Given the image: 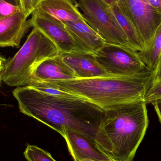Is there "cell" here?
<instances>
[{"label":"cell","mask_w":161,"mask_h":161,"mask_svg":"<svg viewBox=\"0 0 161 161\" xmlns=\"http://www.w3.org/2000/svg\"><path fill=\"white\" fill-rule=\"evenodd\" d=\"M57 90L52 95L33 87H19L14 90L13 95L22 113L60 135L65 130H70L95 140L106 111L74 95Z\"/></svg>","instance_id":"1"},{"label":"cell","mask_w":161,"mask_h":161,"mask_svg":"<svg viewBox=\"0 0 161 161\" xmlns=\"http://www.w3.org/2000/svg\"><path fill=\"white\" fill-rule=\"evenodd\" d=\"M154 72L129 75H108L88 78L39 82L37 83L74 95L103 110L144 100L154 80Z\"/></svg>","instance_id":"2"},{"label":"cell","mask_w":161,"mask_h":161,"mask_svg":"<svg viewBox=\"0 0 161 161\" xmlns=\"http://www.w3.org/2000/svg\"><path fill=\"white\" fill-rule=\"evenodd\" d=\"M148 125L147 104L139 100L107 111L95 142L114 161H132Z\"/></svg>","instance_id":"3"},{"label":"cell","mask_w":161,"mask_h":161,"mask_svg":"<svg viewBox=\"0 0 161 161\" xmlns=\"http://www.w3.org/2000/svg\"><path fill=\"white\" fill-rule=\"evenodd\" d=\"M59 53L57 47L50 39L33 28L19 52L5 63L1 73L2 80L11 87L27 86L37 66Z\"/></svg>","instance_id":"4"},{"label":"cell","mask_w":161,"mask_h":161,"mask_svg":"<svg viewBox=\"0 0 161 161\" xmlns=\"http://www.w3.org/2000/svg\"><path fill=\"white\" fill-rule=\"evenodd\" d=\"M75 2L82 11L87 23L106 43L122 45L134 50L111 7L102 0H78Z\"/></svg>","instance_id":"5"},{"label":"cell","mask_w":161,"mask_h":161,"mask_svg":"<svg viewBox=\"0 0 161 161\" xmlns=\"http://www.w3.org/2000/svg\"><path fill=\"white\" fill-rule=\"evenodd\" d=\"M94 55L109 75H134L153 72L143 62L138 52L128 47L106 43Z\"/></svg>","instance_id":"6"},{"label":"cell","mask_w":161,"mask_h":161,"mask_svg":"<svg viewBox=\"0 0 161 161\" xmlns=\"http://www.w3.org/2000/svg\"><path fill=\"white\" fill-rule=\"evenodd\" d=\"M123 1L126 11L137 28L145 49H146L161 24V13L146 0Z\"/></svg>","instance_id":"7"},{"label":"cell","mask_w":161,"mask_h":161,"mask_svg":"<svg viewBox=\"0 0 161 161\" xmlns=\"http://www.w3.org/2000/svg\"><path fill=\"white\" fill-rule=\"evenodd\" d=\"M32 27L39 30L62 53H82L61 21L35 10L30 19Z\"/></svg>","instance_id":"8"},{"label":"cell","mask_w":161,"mask_h":161,"mask_svg":"<svg viewBox=\"0 0 161 161\" xmlns=\"http://www.w3.org/2000/svg\"><path fill=\"white\" fill-rule=\"evenodd\" d=\"M61 136L65 139L74 161H113L97 147L94 139L85 134L65 130Z\"/></svg>","instance_id":"9"},{"label":"cell","mask_w":161,"mask_h":161,"mask_svg":"<svg viewBox=\"0 0 161 161\" xmlns=\"http://www.w3.org/2000/svg\"><path fill=\"white\" fill-rule=\"evenodd\" d=\"M22 11L0 19V47H19L21 40L32 27Z\"/></svg>","instance_id":"10"},{"label":"cell","mask_w":161,"mask_h":161,"mask_svg":"<svg viewBox=\"0 0 161 161\" xmlns=\"http://www.w3.org/2000/svg\"><path fill=\"white\" fill-rule=\"evenodd\" d=\"M75 78H77L74 71L64 62L59 54L39 64L32 73L28 85L33 81L46 82Z\"/></svg>","instance_id":"11"},{"label":"cell","mask_w":161,"mask_h":161,"mask_svg":"<svg viewBox=\"0 0 161 161\" xmlns=\"http://www.w3.org/2000/svg\"><path fill=\"white\" fill-rule=\"evenodd\" d=\"M64 62L72 69L77 78H88L109 75L97 62L94 54L59 53Z\"/></svg>","instance_id":"12"},{"label":"cell","mask_w":161,"mask_h":161,"mask_svg":"<svg viewBox=\"0 0 161 161\" xmlns=\"http://www.w3.org/2000/svg\"><path fill=\"white\" fill-rule=\"evenodd\" d=\"M62 22L82 53L95 54L106 43L86 21Z\"/></svg>","instance_id":"13"},{"label":"cell","mask_w":161,"mask_h":161,"mask_svg":"<svg viewBox=\"0 0 161 161\" xmlns=\"http://www.w3.org/2000/svg\"><path fill=\"white\" fill-rule=\"evenodd\" d=\"M35 10L62 22L86 21L72 0H39Z\"/></svg>","instance_id":"14"},{"label":"cell","mask_w":161,"mask_h":161,"mask_svg":"<svg viewBox=\"0 0 161 161\" xmlns=\"http://www.w3.org/2000/svg\"><path fill=\"white\" fill-rule=\"evenodd\" d=\"M111 8L133 49L136 52L143 51L144 44L137 28L126 11L123 0Z\"/></svg>","instance_id":"15"},{"label":"cell","mask_w":161,"mask_h":161,"mask_svg":"<svg viewBox=\"0 0 161 161\" xmlns=\"http://www.w3.org/2000/svg\"><path fill=\"white\" fill-rule=\"evenodd\" d=\"M138 54L144 64L151 71H155L161 55V24L149 46L143 51L138 52Z\"/></svg>","instance_id":"16"},{"label":"cell","mask_w":161,"mask_h":161,"mask_svg":"<svg viewBox=\"0 0 161 161\" xmlns=\"http://www.w3.org/2000/svg\"><path fill=\"white\" fill-rule=\"evenodd\" d=\"M24 155L28 161H57L49 152L31 145L26 147Z\"/></svg>","instance_id":"17"},{"label":"cell","mask_w":161,"mask_h":161,"mask_svg":"<svg viewBox=\"0 0 161 161\" xmlns=\"http://www.w3.org/2000/svg\"><path fill=\"white\" fill-rule=\"evenodd\" d=\"M159 101H161V80L154 79L147 93L145 102L147 104H153Z\"/></svg>","instance_id":"18"},{"label":"cell","mask_w":161,"mask_h":161,"mask_svg":"<svg viewBox=\"0 0 161 161\" xmlns=\"http://www.w3.org/2000/svg\"><path fill=\"white\" fill-rule=\"evenodd\" d=\"M22 10L19 7L10 4L3 0H0V19L12 15Z\"/></svg>","instance_id":"19"},{"label":"cell","mask_w":161,"mask_h":161,"mask_svg":"<svg viewBox=\"0 0 161 161\" xmlns=\"http://www.w3.org/2000/svg\"><path fill=\"white\" fill-rule=\"evenodd\" d=\"M39 0H19L22 10L29 17L35 11Z\"/></svg>","instance_id":"20"},{"label":"cell","mask_w":161,"mask_h":161,"mask_svg":"<svg viewBox=\"0 0 161 161\" xmlns=\"http://www.w3.org/2000/svg\"><path fill=\"white\" fill-rule=\"evenodd\" d=\"M155 80H161V55L157 64V68L154 72Z\"/></svg>","instance_id":"21"},{"label":"cell","mask_w":161,"mask_h":161,"mask_svg":"<svg viewBox=\"0 0 161 161\" xmlns=\"http://www.w3.org/2000/svg\"><path fill=\"white\" fill-rule=\"evenodd\" d=\"M152 7L161 13V0H146Z\"/></svg>","instance_id":"22"},{"label":"cell","mask_w":161,"mask_h":161,"mask_svg":"<svg viewBox=\"0 0 161 161\" xmlns=\"http://www.w3.org/2000/svg\"><path fill=\"white\" fill-rule=\"evenodd\" d=\"M153 105H154L155 110L158 114L159 120L161 124V101L155 102L153 103Z\"/></svg>","instance_id":"23"},{"label":"cell","mask_w":161,"mask_h":161,"mask_svg":"<svg viewBox=\"0 0 161 161\" xmlns=\"http://www.w3.org/2000/svg\"><path fill=\"white\" fill-rule=\"evenodd\" d=\"M102 1L107 5L112 7L119 3L121 0H102Z\"/></svg>","instance_id":"24"},{"label":"cell","mask_w":161,"mask_h":161,"mask_svg":"<svg viewBox=\"0 0 161 161\" xmlns=\"http://www.w3.org/2000/svg\"><path fill=\"white\" fill-rule=\"evenodd\" d=\"M4 2L12 5L15 6L20 7L19 0H3Z\"/></svg>","instance_id":"25"},{"label":"cell","mask_w":161,"mask_h":161,"mask_svg":"<svg viewBox=\"0 0 161 161\" xmlns=\"http://www.w3.org/2000/svg\"><path fill=\"white\" fill-rule=\"evenodd\" d=\"M6 61L7 60L5 58L0 55V74H1L4 65L5 63H6Z\"/></svg>","instance_id":"26"},{"label":"cell","mask_w":161,"mask_h":161,"mask_svg":"<svg viewBox=\"0 0 161 161\" xmlns=\"http://www.w3.org/2000/svg\"><path fill=\"white\" fill-rule=\"evenodd\" d=\"M2 75H1V74H0V85H1V82L2 81Z\"/></svg>","instance_id":"27"},{"label":"cell","mask_w":161,"mask_h":161,"mask_svg":"<svg viewBox=\"0 0 161 161\" xmlns=\"http://www.w3.org/2000/svg\"><path fill=\"white\" fill-rule=\"evenodd\" d=\"M81 161H95L90 160H84Z\"/></svg>","instance_id":"28"}]
</instances>
